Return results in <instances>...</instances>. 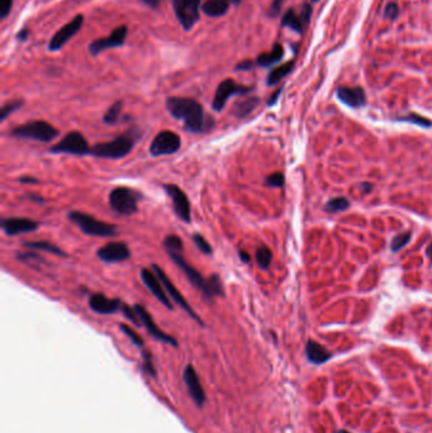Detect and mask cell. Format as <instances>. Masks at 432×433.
Here are the masks:
<instances>
[{"label": "cell", "instance_id": "obj_4", "mask_svg": "<svg viewBox=\"0 0 432 433\" xmlns=\"http://www.w3.org/2000/svg\"><path fill=\"white\" fill-rule=\"evenodd\" d=\"M69 220L75 223L79 229L91 237H114L117 235V225L96 219L95 217L84 212L71 211L68 213Z\"/></svg>", "mask_w": 432, "mask_h": 433}, {"label": "cell", "instance_id": "obj_41", "mask_svg": "<svg viewBox=\"0 0 432 433\" xmlns=\"http://www.w3.org/2000/svg\"><path fill=\"white\" fill-rule=\"evenodd\" d=\"M142 356H144V370L146 373H148V375L151 376H155V369H153V363H152V356L150 355V352L148 351H144V353H142Z\"/></svg>", "mask_w": 432, "mask_h": 433}, {"label": "cell", "instance_id": "obj_3", "mask_svg": "<svg viewBox=\"0 0 432 433\" xmlns=\"http://www.w3.org/2000/svg\"><path fill=\"white\" fill-rule=\"evenodd\" d=\"M142 132L140 128L131 127L108 142L98 143L91 147L90 155L99 158H109V160H119L123 158L134 150L135 145L141 138Z\"/></svg>", "mask_w": 432, "mask_h": 433}, {"label": "cell", "instance_id": "obj_1", "mask_svg": "<svg viewBox=\"0 0 432 433\" xmlns=\"http://www.w3.org/2000/svg\"><path fill=\"white\" fill-rule=\"evenodd\" d=\"M166 109L171 117L183 122L184 129L194 135H204L214 128V119L206 114L203 106L195 99L183 96H169Z\"/></svg>", "mask_w": 432, "mask_h": 433}, {"label": "cell", "instance_id": "obj_40", "mask_svg": "<svg viewBox=\"0 0 432 433\" xmlns=\"http://www.w3.org/2000/svg\"><path fill=\"white\" fill-rule=\"evenodd\" d=\"M401 120H406V122L416 123V124L423 125V127H430V125H432L431 120L426 119V118L421 117V115H417V114H410V115H408V117L401 118Z\"/></svg>", "mask_w": 432, "mask_h": 433}, {"label": "cell", "instance_id": "obj_5", "mask_svg": "<svg viewBox=\"0 0 432 433\" xmlns=\"http://www.w3.org/2000/svg\"><path fill=\"white\" fill-rule=\"evenodd\" d=\"M10 135L15 138H20V140H30L48 143L55 140L60 135V132L55 125L46 122V120H30V122L13 128Z\"/></svg>", "mask_w": 432, "mask_h": 433}, {"label": "cell", "instance_id": "obj_17", "mask_svg": "<svg viewBox=\"0 0 432 433\" xmlns=\"http://www.w3.org/2000/svg\"><path fill=\"white\" fill-rule=\"evenodd\" d=\"M134 307L135 309H136L137 314H139L141 324L144 325L146 329H147V332L150 333L153 338H156V340L160 341V342L168 343V345L174 346V347H178V342H176L175 338L171 337V336L168 335V333L162 332V330L157 327V324H156L155 321H153L152 316L148 313V311L144 306H141V304H135Z\"/></svg>", "mask_w": 432, "mask_h": 433}, {"label": "cell", "instance_id": "obj_37", "mask_svg": "<svg viewBox=\"0 0 432 433\" xmlns=\"http://www.w3.org/2000/svg\"><path fill=\"white\" fill-rule=\"evenodd\" d=\"M119 328H121L122 332H124V335L132 341V343H135V345L139 346V347H142V346H144V340H142V338L140 337V336L137 335L131 327H128V325L126 324H119Z\"/></svg>", "mask_w": 432, "mask_h": 433}, {"label": "cell", "instance_id": "obj_29", "mask_svg": "<svg viewBox=\"0 0 432 433\" xmlns=\"http://www.w3.org/2000/svg\"><path fill=\"white\" fill-rule=\"evenodd\" d=\"M122 109H123V102L122 101L114 102V103L109 107L108 110H107L106 114H104L103 122L109 125L116 124V123L119 120V118H121Z\"/></svg>", "mask_w": 432, "mask_h": 433}, {"label": "cell", "instance_id": "obj_19", "mask_svg": "<svg viewBox=\"0 0 432 433\" xmlns=\"http://www.w3.org/2000/svg\"><path fill=\"white\" fill-rule=\"evenodd\" d=\"M89 308L98 314H108L117 313L121 311L122 303L123 302L118 298H108L102 293H94L89 296Z\"/></svg>", "mask_w": 432, "mask_h": 433}, {"label": "cell", "instance_id": "obj_13", "mask_svg": "<svg viewBox=\"0 0 432 433\" xmlns=\"http://www.w3.org/2000/svg\"><path fill=\"white\" fill-rule=\"evenodd\" d=\"M131 255L128 245L122 241H112L96 251V257L106 263L123 262L129 260Z\"/></svg>", "mask_w": 432, "mask_h": 433}, {"label": "cell", "instance_id": "obj_50", "mask_svg": "<svg viewBox=\"0 0 432 433\" xmlns=\"http://www.w3.org/2000/svg\"><path fill=\"white\" fill-rule=\"evenodd\" d=\"M239 256H240V260H241L242 262L249 263L250 261H251V257H250V255L245 250H240L239 251Z\"/></svg>", "mask_w": 432, "mask_h": 433}, {"label": "cell", "instance_id": "obj_16", "mask_svg": "<svg viewBox=\"0 0 432 433\" xmlns=\"http://www.w3.org/2000/svg\"><path fill=\"white\" fill-rule=\"evenodd\" d=\"M141 280L146 285V288L152 293V295L156 296V299H157L162 306H165L166 308L170 309V311L171 309H174L173 302H171L170 296H169L168 293H166L162 283H161L158 276L155 274V271L150 270V269H142Z\"/></svg>", "mask_w": 432, "mask_h": 433}, {"label": "cell", "instance_id": "obj_31", "mask_svg": "<svg viewBox=\"0 0 432 433\" xmlns=\"http://www.w3.org/2000/svg\"><path fill=\"white\" fill-rule=\"evenodd\" d=\"M255 257H256V262L259 263L260 268L268 269L273 261V252L267 246H261V247H259L256 250Z\"/></svg>", "mask_w": 432, "mask_h": 433}, {"label": "cell", "instance_id": "obj_36", "mask_svg": "<svg viewBox=\"0 0 432 433\" xmlns=\"http://www.w3.org/2000/svg\"><path fill=\"white\" fill-rule=\"evenodd\" d=\"M121 312L123 313V316L126 317L127 319H129V321H131L135 325H137V327L142 325L141 321H140L139 314H137L136 309H135V307L128 306V304H126V303H122Z\"/></svg>", "mask_w": 432, "mask_h": 433}, {"label": "cell", "instance_id": "obj_10", "mask_svg": "<svg viewBox=\"0 0 432 433\" xmlns=\"http://www.w3.org/2000/svg\"><path fill=\"white\" fill-rule=\"evenodd\" d=\"M151 268H152V270L155 271V274L158 276V279H160V280H161V283H162L163 288H165L166 293H168V295L170 296L171 301H173L174 303L178 304V306L180 307V308L183 309V311H185L186 313H188L189 316H190V318H193L194 321L196 322V323L201 324V325H204V322L202 321L201 317H199L198 314H196L195 312H194V309L191 308L190 304H189L188 302H186V299L184 298L183 295H181L180 291H179L178 288H176V286L174 285L173 281L170 280V278H169V276L166 275V273L162 270V268H160V266L156 265V263H152V266H151Z\"/></svg>", "mask_w": 432, "mask_h": 433}, {"label": "cell", "instance_id": "obj_22", "mask_svg": "<svg viewBox=\"0 0 432 433\" xmlns=\"http://www.w3.org/2000/svg\"><path fill=\"white\" fill-rule=\"evenodd\" d=\"M228 0H206L202 4V12L212 18L223 17L228 12Z\"/></svg>", "mask_w": 432, "mask_h": 433}, {"label": "cell", "instance_id": "obj_20", "mask_svg": "<svg viewBox=\"0 0 432 433\" xmlns=\"http://www.w3.org/2000/svg\"><path fill=\"white\" fill-rule=\"evenodd\" d=\"M183 379L194 403L198 407H203L206 403V393H204V389L202 388L201 380H199L195 369L191 365L186 366L185 370H184Z\"/></svg>", "mask_w": 432, "mask_h": 433}, {"label": "cell", "instance_id": "obj_55", "mask_svg": "<svg viewBox=\"0 0 432 433\" xmlns=\"http://www.w3.org/2000/svg\"><path fill=\"white\" fill-rule=\"evenodd\" d=\"M337 433H349V432H346V431H340V432H337Z\"/></svg>", "mask_w": 432, "mask_h": 433}, {"label": "cell", "instance_id": "obj_25", "mask_svg": "<svg viewBox=\"0 0 432 433\" xmlns=\"http://www.w3.org/2000/svg\"><path fill=\"white\" fill-rule=\"evenodd\" d=\"M259 103L260 99L257 98V96H249V98L244 99V101L237 102L234 106L232 113H234V115L236 118L242 119V118H246L247 115L251 114V113L256 109V107L259 106Z\"/></svg>", "mask_w": 432, "mask_h": 433}, {"label": "cell", "instance_id": "obj_47", "mask_svg": "<svg viewBox=\"0 0 432 433\" xmlns=\"http://www.w3.org/2000/svg\"><path fill=\"white\" fill-rule=\"evenodd\" d=\"M140 2L144 3L147 7H150L151 9H157V8L160 7L161 0H140Z\"/></svg>", "mask_w": 432, "mask_h": 433}, {"label": "cell", "instance_id": "obj_45", "mask_svg": "<svg viewBox=\"0 0 432 433\" xmlns=\"http://www.w3.org/2000/svg\"><path fill=\"white\" fill-rule=\"evenodd\" d=\"M255 65H256V62H254L252 60H244V61H241V62L237 63L236 68H235V70L236 71H251V70H254Z\"/></svg>", "mask_w": 432, "mask_h": 433}, {"label": "cell", "instance_id": "obj_14", "mask_svg": "<svg viewBox=\"0 0 432 433\" xmlns=\"http://www.w3.org/2000/svg\"><path fill=\"white\" fill-rule=\"evenodd\" d=\"M84 24V15L79 14L76 15L74 19H71V22H69L68 24H65L63 27H61L55 35L51 38L50 43H48V50L50 51H58L74 37V36L78 35L80 32L81 27Z\"/></svg>", "mask_w": 432, "mask_h": 433}, {"label": "cell", "instance_id": "obj_48", "mask_svg": "<svg viewBox=\"0 0 432 433\" xmlns=\"http://www.w3.org/2000/svg\"><path fill=\"white\" fill-rule=\"evenodd\" d=\"M19 181L22 184H37L38 179L33 178V176H20Z\"/></svg>", "mask_w": 432, "mask_h": 433}, {"label": "cell", "instance_id": "obj_39", "mask_svg": "<svg viewBox=\"0 0 432 433\" xmlns=\"http://www.w3.org/2000/svg\"><path fill=\"white\" fill-rule=\"evenodd\" d=\"M17 258L19 261H23V262L29 263V265L35 262V261H37V262H42V261H45L40 255L33 252H17Z\"/></svg>", "mask_w": 432, "mask_h": 433}, {"label": "cell", "instance_id": "obj_43", "mask_svg": "<svg viewBox=\"0 0 432 433\" xmlns=\"http://www.w3.org/2000/svg\"><path fill=\"white\" fill-rule=\"evenodd\" d=\"M13 0H0V18L5 19L12 12Z\"/></svg>", "mask_w": 432, "mask_h": 433}, {"label": "cell", "instance_id": "obj_34", "mask_svg": "<svg viewBox=\"0 0 432 433\" xmlns=\"http://www.w3.org/2000/svg\"><path fill=\"white\" fill-rule=\"evenodd\" d=\"M23 104H24V102H23L22 99H18V101H13L4 104V106L2 107V110H0V122H4L9 115H12L13 113L22 108Z\"/></svg>", "mask_w": 432, "mask_h": 433}, {"label": "cell", "instance_id": "obj_46", "mask_svg": "<svg viewBox=\"0 0 432 433\" xmlns=\"http://www.w3.org/2000/svg\"><path fill=\"white\" fill-rule=\"evenodd\" d=\"M283 3H284V0H273L272 5H270V9H269L270 17L274 18V17H277L278 14H279L280 10H282Z\"/></svg>", "mask_w": 432, "mask_h": 433}, {"label": "cell", "instance_id": "obj_9", "mask_svg": "<svg viewBox=\"0 0 432 433\" xmlns=\"http://www.w3.org/2000/svg\"><path fill=\"white\" fill-rule=\"evenodd\" d=\"M181 147V138L173 130H161L150 145V155L153 157L174 155Z\"/></svg>", "mask_w": 432, "mask_h": 433}, {"label": "cell", "instance_id": "obj_44", "mask_svg": "<svg viewBox=\"0 0 432 433\" xmlns=\"http://www.w3.org/2000/svg\"><path fill=\"white\" fill-rule=\"evenodd\" d=\"M398 14H400V8H398V5L395 4V3H390V4L387 5L384 12L385 18H388V19H395V18L398 17Z\"/></svg>", "mask_w": 432, "mask_h": 433}, {"label": "cell", "instance_id": "obj_49", "mask_svg": "<svg viewBox=\"0 0 432 433\" xmlns=\"http://www.w3.org/2000/svg\"><path fill=\"white\" fill-rule=\"evenodd\" d=\"M28 36H29V30H28L27 28H23V29H20L19 32L17 33V40L18 41H25L28 38Z\"/></svg>", "mask_w": 432, "mask_h": 433}, {"label": "cell", "instance_id": "obj_21", "mask_svg": "<svg viewBox=\"0 0 432 433\" xmlns=\"http://www.w3.org/2000/svg\"><path fill=\"white\" fill-rule=\"evenodd\" d=\"M337 96L340 101L346 106L352 107V108H359L362 107L367 102V96H365V91L361 88L356 86V88H347V86H342L337 90Z\"/></svg>", "mask_w": 432, "mask_h": 433}, {"label": "cell", "instance_id": "obj_24", "mask_svg": "<svg viewBox=\"0 0 432 433\" xmlns=\"http://www.w3.org/2000/svg\"><path fill=\"white\" fill-rule=\"evenodd\" d=\"M306 353L307 357L309 358V361H312L313 363H322L324 361H327L331 356V353L321 346L319 343L314 342V341H308L306 346Z\"/></svg>", "mask_w": 432, "mask_h": 433}, {"label": "cell", "instance_id": "obj_54", "mask_svg": "<svg viewBox=\"0 0 432 433\" xmlns=\"http://www.w3.org/2000/svg\"><path fill=\"white\" fill-rule=\"evenodd\" d=\"M229 2L234 3V4H236V5H239L240 3H241V0H229Z\"/></svg>", "mask_w": 432, "mask_h": 433}, {"label": "cell", "instance_id": "obj_52", "mask_svg": "<svg viewBox=\"0 0 432 433\" xmlns=\"http://www.w3.org/2000/svg\"><path fill=\"white\" fill-rule=\"evenodd\" d=\"M29 196V199L30 201H33V202H36V203H45V198H42V196L41 195H37V194H30V195H28Z\"/></svg>", "mask_w": 432, "mask_h": 433}, {"label": "cell", "instance_id": "obj_38", "mask_svg": "<svg viewBox=\"0 0 432 433\" xmlns=\"http://www.w3.org/2000/svg\"><path fill=\"white\" fill-rule=\"evenodd\" d=\"M285 183L284 175L282 173H274L269 175L265 180V184L268 186H273V188H282Z\"/></svg>", "mask_w": 432, "mask_h": 433}, {"label": "cell", "instance_id": "obj_12", "mask_svg": "<svg viewBox=\"0 0 432 433\" xmlns=\"http://www.w3.org/2000/svg\"><path fill=\"white\" fill-rule=\"evenodd\" d=\"M163 190L168 194L170 201L173 202V208L176 217L184 223L191 222V208L188 195L183 189L179 188L175 184H163Z\"/></svg>", "mask_w": 432, "mask_h": 433}, {"label": "cell", "instance_id": "obj_18", "mask_svg": "<svg viewBox=\"0 0 432 433\" xmlns=\"http://www.w3.org/2000/svg\"><path fill=\"white\" fill-rule=\"evenodd\" d=\"M38 228H40V223L33 219H29V218L9 217L2 219V229L9 237L23 235V233L35 232Z\"/></svg>", "mask_w": 432, "mask_h": 433}, {"label": "cell", "instance_id": "obj_42", "mask_svg": "<svg viewBox=\"0 0 432 433\" xmlns=\"http://www.w3.org/2000/svg\"><path fill=\"white\" fill-rule=\"evenodd\" d=\"M299 17H301V19H302V22H303L304 27L309 24V22H311V17H312V7L308 4V3L303 4V7H302V10H301V14H299Z\"/></svg>", "mask_w": 432, "mask_h": 433}, {"label": "cell", "instance_id": "obj_51", "mask_svg": "<svg viewBox=\"0 0 432 433\" xmlns=\"http://www.w3.org/2000/svg\"><path fill=\"white\" fill-rule=\"evenodd\" d=\"M280 93H282V89H279V90H277V91H275V93H274V94H273V95H272V96H270V99H269V101H268V106H269V107L274 106V104H275V103H277L278 98H279Z\"/></svg>", "mask_w": 432, "mask_h": 433}, {"label": "cell", "instance_id": "obj_33", "mask_svg": "<svg viewBox=\"0 0 432 433\" xmlns=\"http://www.w3.org/2000/svg\"><path fill=\"white\" fill-rule=\"evenodd\" d=\"M349 207H350V203L347 199L335 198V199H331L329 202H327L326 206H324V209H326L327 212H331V213H337V212L346 211Z\"/></svg>", "mask_w": 432, "mask_h": 433}, {"label": "cell", "instance_id": "obj_26", "mask_svg": "<svg viewBox=\"0 0 432 433\" xmlns=\"http://www.w3.org/2000/svg\"><path fill=\"white\" fill-rule=\"evenodd\" d=\"M23 246L29 248V250L45 251V252L52 253L58 257H66V252H63L61 247H58L55 243L48 242V241H27V242H23Z\"/></svg>", "mask_w": 432, "mask_h": 433}, {"label": "cell", "instance_id": "obj_8", "mask_svg": "<svg viewBox=\"0 0 432 433\" xmlns=\"http://www.w3.org/2000/svg\"><path fill=\"white\" fill-rule=\"evenodd\" d=\"M252 90H254L252 86L242 85V84L236 83L232 79H226V80L221 81L219 85L217 86L213 101H212V109L218 113L222 112L231 96L246 95V94L251 93Z\"/></svg>", "mask_w": 432, "mask_h": 433}, {"label": "cell", "instance_id": "obj_30", "mask_svg": "<svg viewBox=\"0 0 432 433\" xmlns=\"http://www.w3.org/2000/svg\"><path fill=\"white\" fill-rule=\"evenodd\" d=\"M162 247L166 252H183L184 243L181 238L176 235H169L163 240Z\"/></svg>", "mask_w": 432, "mask_h": 433}, {"label": "cell", "instance_id": "obj_2", "mask_svg": "<svg viewBox=\"0 0 432 433\" xmlns=\"http://www.w3.org/2000/svg\"><path fill=\"white\" fill-rule=\"evenodd\" d=\"M168 255L170 256L171 260L178 265V268L185 274L189 283H190L194 288L198 289L204 298L208 299V301L217 298V296H218V298H223L224 288L219 275L213 274V275H211L209 278H204L194 266H191L190 263L185 260V257L183 256V252H168Z\"/></svg>", "mask_w": 432, "mask_h": 433}, {"label": "cell", "instance_id": "obj_15", "mask_svg": "<svg viewBox=\"0 0 432 433\" xmlns=\"http://www.w3.org/2000/svg\"><path fill=\"white\" fill-rule=\"evenodd\" d=\"M127 37V27L126 25H119L117 27L108 37L98 38L94 42L89 45V52L90 55L96 56L103 51L108 50V48H116L121 47L124 45V41Z\"/></svg>", "mask_w": 432, "mask_h": 433}, {"label": "cell", "instance_id": "obj_28", "mask_svg": "<svg viewBox=\"0 0 432 433\" xmlns=\"http://www.w3.org/2000/svg\"><path fill=\"white\" fill-rule=\"evenodd\" d=\"M282 25L283 27H288L290 28V29L295 30L296 33H302L304 29V24L303 22H302L301 17H299V14H296L295 10L291 9V8L287 10V12L284 13V15H283Z\"/></svg>", "mask_w": 432, "mask_h": 433}, {"label": "cell", "instance_id": "obj_35", "mask_svg": "<svg viewBox=\"0 0 432 433\" xmlns=\"http://www.w3.org/2000/svg\"><path fill=\"white\" fill-rule=\"evenodd\" d=\"M410 240H411V232H405L395 236V237L393 238L392 243H390V247H392L393 252H398V251L402 250V248L410 242Z\"/></svg>", "mask_w": 432, "mask_h": 433}, {"label": "cell", "instance_id": "obj_23", "mask_svg": "<svg viewBox=\"0 0 432 433\" xmlns=\"http://www.w3.org/2000/svg\"><path fill=\"white\" fill-rule=\"evenodd\" d=\"M283 56H284V48L280 43H275L270 52H264L257 56L256 65L261 66V68H270L274 63L279 62Z\"/></svg>", "mask_w": 432, "mask_h": 433}, {"label": "cell", "instance_id": "obj_53", "mask_svg": "<svg viewBox=\"0 0 432 433\" xmlns=\"http://www.w3.org/2000/svg\"><path fill=\"white\" fill-rule=\"evenodd\" d=\"M427 256L430 258H432V243L427 247Z\"/></svg>", "mask_w": 432, "mask_h": 433}, {"label": "cell", "instance_id": "obj_7", "mask_svg": "<svg viewBox=\"0 0 432 433\" xmlns=\"http://www.w3.org/2000/svg\"><path fill=\"white\" fill-rule=\"evenodd\" d=\"M91 147L88 141L84 137L83 133L78 130H71L66 133L61 141L50 148V152L53 155H75L86 156L90 155Z\"/></svg>", "mask_w": 432, "mask_h": 433}, {"label": "cell", "instance_id": "obj_32", "mask_svg": "<svg viewBox=\"0 0 432 433\" xmlns=\"http://www.w3.org/2000/svg\"><path fill=\"white\" fill-rule=\"evenodd\" d=\"M191 241H193L194 245L196 246V248H198L203 255L211 256L212 253H213V248H212L211 243H209L208 241L206 240V237H203L201 233H194V235H191Z\"/></svg>", "mask_w": 432, "mask_h": 433}, {"label": "cell", "instance_id": "obj_6", "mask_svg": "<svg viewBox=\"0 0 432 433\" xmlns=\"http://www.w3.org/2000/svg\"><path fill=\"white\" fill-rule=\"evenodd\" d=\"M142 195L139 191L127 186H117L109 193L108 203L112 211L121 216H134L139 211V203Z\"/></svg>", "mask_w": 432, "mask_h": 433}, {"label": "cell", "instance_id": "obj_11", "mask_svg": "<svg viewBox=\"0 0 432 433\" xmlns=\"http://www.w3.org/2000/svg\"><path fill=\"white\" fill-rule=\"evenodd\" d=\"M179 23L185 30H190L199 19L202 0H171Z\"/></svg>", "mask_w": 432, "mask_h": 433}, {"label": "cell", "instance_id": "obj_27", "mask_svg": "<svg viewBox=\"0 0 432 433\" xmlns=\"http://www.w3.org/2000/svg\"><path fill=\"white\" fill-rule=\"evenodd\" d=\"M293 69H294V61H289V62H285L284 65L278 66V68H275L274 70L270 71V74L268 75V79H267V84L268 85H275V84L279 83L282 79H284L285 76L289 75Z\"/></svg>", "mask_w": 432, "mask_h": 433}, {"label": "cell", "instance_id": "obj_56", "mask_svg": "<svg viewBox=\"0 0 432 433\" xmlns=\"http://www.w3.org/2000/svg\"><path fill=\"white\" fill-rule=\"evenodd\" d=\"M313 2H318V0H313Z\"/></svg>", "mask_w": 432, "mask_h": 433}]
</instances>
